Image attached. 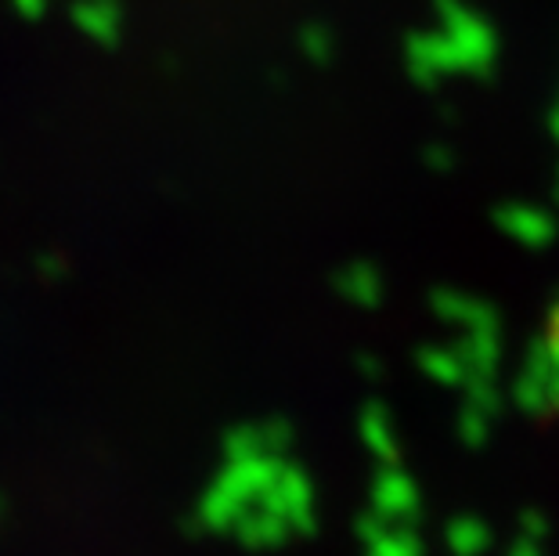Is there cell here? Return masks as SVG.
I'll return each instance as SVG.
<instances>
[{
    "mask_svg": "<svg viewBox=\"0 0 559 556\" xmlns=\"http://www.w3.org/2000/svg\"><path fill=\"white\" fill-rule=\"evenodd\" d=\"M73 15L80 22V29H87L94 40L112 44L120 37V4L116 0H80Z\"/></svg>",
    "mask_w": 559,
    "mask_h": 556,
    "instance_id": "6da1fadb",
    "label": "cell"
},
{
    "mask_svg": "<svg viewBox=\"0 0 559 556\" xmlns=\"http://www.w3.org/2000/svg\"><path fill=\"white\" fill-rule=\"evenodd\" d=\"M304 47L311 51V58H318V62H325V58L332 55V40H329V33L321 29V26H307Z\"/></svg>",
    "mask_w": 559,
    "mask_h": 556,
    "instance_id": "7a4b0ae2",
    "label": "cell"
},
{
    "mask_svg": "<svg viewBox=\"0 0 559 556\" xmlns=\"http://www.w3.org/2000/svg\"><path fill=\"white\" fill-rule=\"evenodd\" d=\"M15 8L22 11V15L37 19V15H40V11L47 8V0H15Z\"/></svg>",
    "mask_w": 559,
    "mask_h": 556,
    "instance_id": "3957f363",
    "label": "cell"
}]
</instances>
